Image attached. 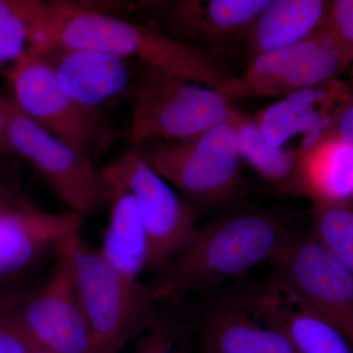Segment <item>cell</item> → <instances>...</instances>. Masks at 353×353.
<instances>
[{
    "mask_svg": "<svg viewBox=\"0 0 353 353\" xmlns=\"http://www.w3.org/2000/svg\"><path fill=\"white\" fill-rule=\"evenodd\" d=\"M58 50L99 51L134 58L196 85L225 94L234 78L212 51L70 1H39L36 57Z\"/></svg>",
    "mask_w": 353,
    "mask_h": 353,
    "instance_id": "1",
    "label": "cell"
},
{
    "mask_svg": "<svg viewBox=\"0 0 353 353\" xmlns=\"http://www.w3.org/2000/svg\"><path fill=\"white\" fill-rule=\"evenodd\" d=\"M292 234L273 215L243 212L197 227L190 240L157 274L150 289L158 303H179L209 292L275 259Z\"/></svg>",
    "mask_w": 353,
    "mask_h": 353,
    "instance_id": "2",
    "label": "cell"
},
{
    "mask_svg": "<svg viewBox=\"0 0 353 353\" xmlns=\"http://www.w3.org/2000/svg\"><path fill=\"white\" fill-rule=\"evenodd\" d=\"M73 259L90 336L88 353H121L163 317L150 287L116 269L82 236L74 243Z\"/></svg>",
    "mask_w": 353,
    "mask_h": 353,
    "instance_id": "3",
    "label": "cell"
},
{
    "mask_svg": "<svg viewBox=\"0 0 353 353\" xmlns=\"http://www.w3.org/2000/svg\"><path fill=\"white\" fill-rule=\"evenodd\" d=\"M233 106L226 95L143 65L132 88L129 139L179 141L229 121Z\"/></svg>",
    "mask_w": 353,
    "mask_h": 353,
    "instance_id": "4",
    "label": "cell"
},
{
    "mask_svg": "<svg viewBox=\"0 0 353 353\" xmlns=\"http://www.w3.org/2000/svg\"><path fill=\"white\" fill-rule=\"evenodd\" d=\"M143 157L196 206L228 203L241 187V157L229 121L192 138L169 141Z\"/></svg>",
    "mask_w": 353,
    "mask_h": 353,
    "instance_id": "5",
    "label": "cell"
},
{
    "mask_svg": "<svg viewBox=\"0 0 353 353\" xmlns=\"http://www.w3.org/2000/svg\"><path fill=\"white\" fill-rule=\"evenodd\" d=\"M7 136L14 154L30 162L70 210L85 217L101 208L105 190L92 159L28 118L7 99Z\"/></svg>",
    "mask_w": 353,
    "mask_h": 353,
    "instance_id": "6",
    "label": "cell"
},
{
    "mask_svg": "<svg viewBox=\"0 0 353 353\" xmlns=\"http://www.w3.org/2000/svg\"><path fill=\"white\" fill-rule=\"evenodd\" d=\"M78 238L60 248L52 271L32 285L14 319L41 350L52 353H88L90 347L74 270L73 248Z\"/></svg>",
    "mask_w": 353,
    "mask_h": 353,
    "instance_id": "7",
    "label": "cell"
},
{
    "mask_svg": "<svg viewBox=\"0 0 353 353\" xmlns=\"http://www.w3.org/2000/svg\"><path fill=\"white\" fill-rule=\"evenodd\" d=\"M109 164L136 199L148 240V271L157 274L196 231L199 209L179 196L136 150Z\"/></svg>",
    "mask_w": 353,
    "mask_h": 353,
    "instance_id": "8",
    "label": "cell"
},
{
    "mask_svg": "<svg viewBox=\"0 0 353 353\" xmlns=\"http://www.w3.org/2000/svg\"><path fill=\"white\" fill-rule=\"evenodd\" d=\"M277 285L339 330L353 347V275L311 234L294 236L275 257Z\"/></svg>",
    "mask_w": 353,
    "mask_h": 353,
    "instance_id": "9",
    "label": "cell"
},
{
    "mask_svg": "<svg viewBox=\"0 0 353 353\" xmlns=\"http://www.w3.org/2000/svg\"><path fill=\"white\" fill-rule=\"evenodd\" d=\"M4 76L13 101L28 118L90 157L101 138L99 114L70 99L48 60L26 55Z\"/></svg>",
    "mask_w": 353,
    "mask_h": 353,
    "instance_id": "10",
    "label": "cell"
},
{
    "mask_svg": "<svg viewBox=\"0 0 353 353\" xmlns=\"http://www.w3.org/2000/svg\"><path fill=\"white\" fill-rule=\"evenodd\" d=\"M194 328L202 353H297L272 313L266 294L206 304Z\"/></svg>",
    "mask_w": 353,
    "mask_h": 353,
    "instance_id": "11",
    "label": "cell"
},
{
    "mask_svg": "<svg viewBox=\"0 0 353 353\" xmlns=\"http://www.w3.org/2000/svg\"><path fill=\"white\" fill-rule=\"evenodd\" d=\"M345 67L343 52L322 26L303 41L255 57L243 80H234L227 97L289 94L334 80Z\"/></svg>",
    "mask_w": 353,
    "mask_h": 353,
    "instance_id": "12",
    "label": "cell"
},
{
    "mask_svg": "<svg viewBox=\"0 0 353 353\" xmlns=\"http://www.w3.org/2000/svg\"><path fill=\"white\" fill-rule=\"evenodd\" d=\"M83 216L74 211L51 213L31 205L0 220V289L31 271L67 241L81 236Z\"/></svg>",
    "mask_w": 353,
    "mask_h": 353,
    "instance_id": "13",
    "label": "cell"
},
{
    "mask_svg": "<svg viewBox=\"0 0 353 353\" xmlns=\"http://www.w3.org/2000/svg\"><path fill=\"white\" fill-rule=\"evenodd\" d=\"M352 97L347 83L334 79L290 92L265 109L256 122L276 148H285L290 141L301 137V154L321 141Z\"/></svg>",
    "mask_w": 353,
    "mask_h": 353,
    "instance_id": "14",
    "label": "cell"
},
{
    "mask_svg": "<svg viewBox=\"0 0 353 353\" xmlns=\"http://www.w3.org/2000/svg\"><path fill=\"white\" fill-rule=\"evenodd\" d=\"M52 65L61 88L83 108H97L124 94L129 88V69L125 59L81 50H58L44 57Z\"/></svg>",
    "mask_w": 353,
    "mask_h": 353,
    "instance_id": "15",
    "label": "cell"
},
{
    "mask_svg": "<svg viewBox=\"0 0 353 353\" xmlns=\"http://www.w3.org/2000/svg\"><path fill=\"white\" fill-rule=\"evenodd\" d=\"M101 176L110 213L99 252L125 275L141 279L148 271L150 250L136 199L110 164L101 169Z\"/></svg>",
    "mask_w": 353,
    "mask_h": 353,
    "instance_id": "16",
    "label": "cell"
},
{
    "mask_svg": "<svg viewBox=\"0 0 353 353\" xmlns=\"http://www.w3.org/2000/svg\"><path fill=\"white\" fill-rule=\"evenodd\" d=\"M269 0H181L168 4L165 13L167 30L220 43L250 30Z\"/></svg>",
    "mask_w": 353,
    "mask_h": 353,
    "instance_id": "17",
    "label": "cell"
},
{
    "mask_svg": "<svg viewBox=\"0 0 353 353\" xmlns=\"http://www.w3.org/2000/svg\"><path fill=\"white\" fill-rule=\"evenodd\" d=\"M292 188L315 204L353 201V145L336 138L323 139L297 157Z\"/></svg>",
    "mask_w": 353,
    "mask_h": 353,
    "instance_id": "18",
    "label": "cell"
},
{
    "mask_svg": "<svg viewBox=\"0 0 353 353\" xmlns=\"http://www.w3.org/2000/svg\"><path fill=\"white\" fill-rule=\"evenodd\" d=\"M330 1L269 0L252 28L255 57L303 41L324 25Z\"/></svg>",
    "mask_w": 353,
    "mask_h": 353,
    "instance_id": "19",
    "label": "cell"
},
{
    "mask_svg": "<svg viewBox=\"0 0 353 353\" xmlns=\"http://www.w3.org/2000/svg\"><path fill=\"white\" fill-rule=\"evenodd\" d=\"M267 294L272 312L297 353H353L350 341L282 288Z\"/></svg>",
    "mask_w": 353,
    "mask_h": 353,
    "instance_id": "20",
    "label": "cell"
},
{
    "mask_svg": "<svg viewBox=\"0 0 353 353\" xmlns=\"http://www.w3.org/2000/svg\"><path fill=\"white\" fill-rule=\"evenodd\" d=\"M229 122L236 132L239 155L272 182L292 183L297 157L285 148L272 145L256 121L232 108Z\"/></svg>",
    "mask_w": 353,
    "mask_h": 353,
    "instance_id": "21",
    "label": "cell"
},
{
    "mask_svg": "<svg viewBox=\"0 0 353 353\" xmlns=\"http://www.w3.org/2000/svg\"><path fill=\"white\" fill-rule=\"evenodd\" d=\"M38 0H0V71L6 74L32 55L38 31Z\"/></svg>",
    "mask_w": 353,
    "mask_h": 353,
    "instance_id": "22",
    "label": "cell"
},
{
    "mask_svg": "<svg viewBox=\"0 0 353 353\" xmlns=\"http://www.w3.org/2000/svg\"><path fill=\"white\" fill-rule=\"evenodd\" d=\"M311 236L353 275L352 204H315Z\"/></svg>",
    "mask_w": 353,
    "mask_h": 353,
    "instance_id": "23",
    "label": "cell"
},
{
    "mask_svg": "<svg viewBox=\"0 0 353 353\" xmlns=\"http://www.w3.org/2000/svg\"><path fill=\"white\" fill-rule=\"evenodd\" d=\"M325 29L340 48L347 65L353 61V0L330 1Z\"/></svg>",
    "mask_w": 353,
    "mask_h": 353,
    "instance_id": "24",
    "label": "cell"
},
{
    "mask_svg": "<svg viewBox=\"0 0 353 353\" xmlns=\"http://www.w3.org/2000/svg\"><path fill=\"white\" fill-rule=\"evenodd\" d=\"M39 350L15 320L0 329V353H36Z\"/></svg>",
    "mask_w": 353,
    "mask_h": 353,
    "instance_id": "25",
    "label": "cell"
},
{
    "mask_svg": "<svg viewBox=\"0 0 353 353\" xmlns=\"http://www.w3.org/2000/svg\"><path fill=\"white\" fill-rule=\"evenodd\" d=\"M32 285L21 284L0 289V329L13 321Z\"/></svg>",
    "mask_w": 353,
    "mask_h": 353,
    "instance_id": "26",
    "label": "cell"
},
{
    "mask_svg": "<svg viewBox=\"0 0 353 353\" xmlns=\"http://www.w3.org/2000/svg\"><path fill=\"white\" fill-rule=\"evenodd\" d=\"M31 204L22 192L0 180V220Z\"/></svg>",
    "mask_w": 353,
    "mask_h": 353,
    "instance_id": "27",
    "label": "cell"
},
{
    "mask_svg": "<svg viewBox=\"0 0 353 353\" xmlns=\"http://www.w3.org/2000/svg\"><path fill=\"white\" fill-rule=\"evenodd\" d=\"M336 138L353 145V97L323 139Z\"/></svg>",
    "mask_w": 353,
    "mask_h": 353,
    "instance_id": "28",
    "label": "cell"
},
{
    "mask_svg": "<svg viewBox=\"0 0 353 353\" xmlns=\"http://www.w3.org/2000/svg\"><path fill=\"white\" fill-rule=\"evenodd\" d=\"M7 97H0V157L14 154L7 136Z\"/></svg>",
    "mask_w": 353,
    "mask_h": 353,
    "instance_id": "29",
    "label": "cell"
},
{
    "mask_svg": "<svg viewBox=\"0 0 353 353\" xmlns=\"http://www.w3.org/2000/svg\"><path fill=\"white\" fill-rule=\"evenodd\" d=\"M36 353H52V352H48V350H39V352H37Z\"/></svg>",
    "mask_w": 353,
    "mask_h": 353,
    "instance_id": "30",
    "label": "cell"
},
{
    "mask_svg": "<svg viewBox=\"0 0 353 353\" xmlns=\"http://www.w3.org/2000/svg\"><path fill=\"white\" fill-rule=\"evenodd\" d=\"M350 204H352V205H353V201L352 202H350Z\"/></svg>",
    "mask_w": 353,
    "mask_h": 353,
    "instance_id": "31",
    "label": "cell"
},
{
    "mask_svg": "<svg viewBox=\"0 0 353 353\" xmlns=\"http://www.w3.org/2000/svg\"><path fill=\"white\" fill-rule=\"evenodd\" d=\"M134 353H136V352H134Z\"/></svg>",
    "mask_w": 353,
    "mask_h": 353,
    "instance_id": "32",
    "label": "cell"
}]
</instances>
